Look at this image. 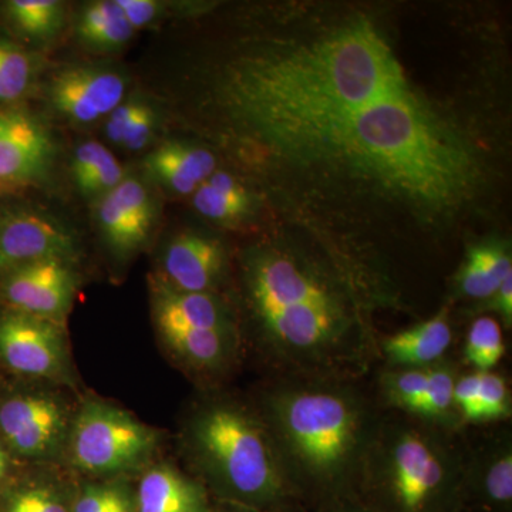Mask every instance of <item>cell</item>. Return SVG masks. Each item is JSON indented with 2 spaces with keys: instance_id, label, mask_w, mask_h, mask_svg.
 <instances>
[{
  "instance_id": "obj_1",
  "label": "cell",
  "mask_w": 512,
  "mask_h": 512,
  "mask_svg": "<svg viewBox=\"0 0 512 512\" xmlns=\"http://www.w3.org/2000/svg\"><path fill=\"white\" fill-rule=\"evenodd\" d=\"M410 89L392 47L356 22L286 52L231 67L224 83L234 116L276 146L313 154L346 119Z\"/></svg>"
},
{
  "instance_id": "obj_2",
  "label": "cell",
  "mask_w": 512,
  "mask_h": 512,
  "mask_svg": "<svg viewBox=\"0 0 512 512\" xmlns=\"http://www.w3.org/2000/svg\"><path fill=\"white\" fill-rule=\"evenodd\" d=\"M363 379L271 377L255 407L303 511L356 500L384 409Z\"/></svg>"
},
{
  "instance_id": "obj_3",
  "label": "cell",
  "mask_w": 512,
  "mask_h": 512,
  "mask_svg": "<svg viewBox=\"0 0 512 512\" xmlns=\"http://www.w3.org/2000/svg\"><path fill=\"white\" fill-rule=\"evenodd\" d=\"M313 156L348 163L433 207L460 200L476 177L466 144L412 89L356 111Z\"/></svg>"
},
{
  "instance_id": "obj_4",
  "label": "cell",
  "mask_w": 512,
  "mask_h": 512,
  "mask_svg": "<svg viewBox=\"0 0 512 512\" xmlns=\"http://www.w3.org/2000/svg\"><path fill=\"white\" fill-rule=\"evenodd\" d=\"M467 431L384 410L356 500L373 512H464Z\"/></svg>"
},
{
  "instance_id": "obj_5",
  "label": "cell",
  "mask_w": 512,
  "mask_h": 512,
  "mask_svg": "<svg viewBox=\"0 0 512 512\" xmlns=\"http://www.w3.org/2000/svg\"><path fill=\"white\" fill-rule=\"evenodd\" d=\"M183 443L195 478L218 503L305 512L254 403L229 396L202 400L188 416Z\"/></svg>"
},
{
  "instance_id": "obj_6",
  "label": "cell",
  "mask_w": 512,
  "mask_h": 512,
  "mask_svg": "<svg viewBox=\"0 0 512 512\" xmlns=\"http://www.w3.org/2000/svg\"><path fill=\"white\" fill-rule=\"evenodd\" d=\"M158 433L133 414L101 400H86L70 431V457L79 470L97 476L146 466L156 453Z\"/></svg>"
},
{
  "instance_id": "obj_7",
  "label": "cell",
  "mask_w": 512,
  "mask_h": 512,
  "mask_svg": "<svg viewBox=\"0 0 512 512\" xmlns=\"http://www.w3.org/2000/svg\"><path fill=\"white\" fill-rule=\"evenodd\" d=\"M468 433L464 467V512H512V430L494 424Z\"/></svg>"
},
{
  "instance_id": "obj_8",
  "label": "cell",
  "mask_w": 512,
  "mask_h": 512,
  "mask_svg": "<svg viewBox=\"0 0 512 512\" xmlns=\"http://www.w3.org/2000/svg\"><path fill=\"white\" fill-rule=\"evenodd\" d=\"M0 359L19 375L55 379L66 373V340L59 323L10 311L0 318Z\"/></svg>"
},
{
  "instance_id": "obj_9",
  "label": "cell",
  "mask_w": 512,
  "mask_h": 512,
  "mask_svg": "<svg viewBox=\"0 0 512 512\" xmlns=\"http://www.w3.org/2000/svg\"><path fill=\"white\" fill-rule=\"evenodd\" d=\"M0 434L19 456L53 457L67 437L66 410L47 394L12 397L0 404Z\"/></svg>"
},
{
  "instance_id": "obj_10",
  "label": "cell",
  "mask_w": 512,
  "mask_h": 512,
  "mask_svg": "<svg viewBox=\"0 0 512 512\" xmlns=\"http://www.w3.org/2000/svg\"><path fill=\"white\" fill-rule=\"evenodd\" d=\"M76 286L69 261L46 259L3 276L2 293L12 311L59 323L72 305Z\"/></svg>"
},
{
  "instance_id": "obj_11",
  "label": "cell",
  "mask_w": 512,
  "mask_h": 512,
  "mask_svg": "<svg viewBox=\"0 0 512 512\" xmlns=\"http://www.w3.org/2000/svg\"><path fill=\"white\" fill-rule=\"evenodd\" d=\"M74 252L72 234L46 215L28 210L0 215V275L46 259L69 261Z\"/></svg>"
},
{
  "instance_id": "obj_12",
  "label": "cell",
  "mask_w": 512,
  "mask_h": 512,
  "mask_svg": "<svg viewBox=\"0 0 512 512\" xmlns=\"http://www.w3.org/2000/svg\"><path fill=\"white\" fill-rule=\"evenodd\" d=\"M53 144L28 114L0 109V191L35 183L49 167Z\"/></svg>"
},
{
  "instance_id": "obj_13",
  "label": "cell",
  "mask_w": 512,
  "mask_h": 512,
  "mask_svg": "<svg viewBox=\"0 0 512 512\" xmlns=\"http://www.w3.org/2000/svg\"><path fill=\"white\" fill-rule=\"evenodd\" d=\"M124 92L126 82L120 74L94 67H74L53 80L50 99L67 119L89 124L117 109Z\"/></svg>"
},
{
  "instance_id": "obj_14",
  "label": "cell",
  "mask_w": 512,
  "mask_h": 512,
  "mask_svg": "<svg viewBox=\"0 0 512 512\" xmlns=\"http://www.w3.org/2000/svg\"><path fill=\"white\" fill-rule=\"evenodd\" d=\"M154 210L146 187L127 178L101 198L97 220L107 244L117 254H130L147 241Z\"/></svg>"
},
{
  "instance_id": "obj_15",
  "label": "cell",
  "mask_w": 512,
  "mask_h": 512,
  "mask_svg": "<svg viewBox=\"0 0 512 512\" xmlns=\"http://www.w3.org/2000/svg\"><path fill=\"white\" fill-rule=\"evenodd\" d=\"M165 346L191 372L217 379L237 366L242 353L239 332L157 326Z\"/></svg>"
},
{
  "instance_id": "obj_16",
  "label": "cell",
  "mask_w": 512,
  "mask_h": 512,
  "mask_svg": "<svg viewBox=\"0 0 512 512\" xmlns=\"http://www.w3.org/2000/svg\"><path fill=\"white\" fill-rule=\"evenodd\" d=\"M225 271V252L215 239L183 234L164 255V282L181 292L212 293Z\"/></svg>"
},
{
  "instance_id": "obj_17",
  "label": "cell",
  "mask_w": 512,
  "mask_h": 512,
  "mask_svg": "<svg viewBox=\"0 0 512 512\" xmlns=\"http://www.w3.org/2000/svg\"><path fill=\"white\" fill-rule=\"evenodd\" d=\"M453 340L450 309L443 308L412 328L379 339L380 360L390 369L430 367L448 357Z\"/></svg>"
},
{
  "instance_id": "obj_18",
  "label": "cell",
  "mask_w": 512,
  "mask_h": 512,
  "mask_svg": "<svg viewBox=\"0 0 512 512\" xmlns=\"http://www.w3.org/2000/svg\"><path fill=\"white\" fill-rule=\"evenodd\" d=\"M211 495L195 477L168 464L148 468L141 477L136 512H212Z\"/></svg>"
},
{
  "instance_id": "obj_19",
  "label": "cell",
  "mask_w": 512,
  "mask_h": 512,
  "mask_svg": "<svg viewBox=\"0 0 512 512\" xmlns=\"http://www.w3.org/2000/svg\"><path fill=\"white\" fill-rule=\"evenodd\" d=\"M157 326L227 330L239 332L237 323L214 293L181 292L164 281L154 292Z\"/></svg>"
},
{
  "instance_id": "obj_20",
  "label": "cell",
  "mask_w": 512,
  "mask_h": 512,
  "mask_svg": "<svg viewBox=\"0 0 512 512\" xmlns=\"http://www.w3.org/2000/svg\"><path fill=\"white\" fill-rule=\"evenodd\" d=\"M148 173L177 194H191L215 173V158L210 151L165 143L144 161Z\"/></svg>"
},
{
  "instance_id": "obj_21",
  "label": "cell",
  "mask_w": 512,
  "mask_h": 512,
  "mask_svg": "<svg viewBox=\"0 0 512 512\" xmlns=\"http://www.w3.org/2000/svg\"><path fill=\"white\" fill-rule=\"evenodd\" d=\"M511 275L512 259L505 245L495 242L473 245L454 279L456 295L476 303L484 301Z\"/></svg>"
},
{
  "instance_id": "obj_22",
  "label": "cell",
  "mask_w": 512,
  "mask_h": 512,
  "mask_svg": "<svg viewBox=\"0 0 512 512\" xmlns=\"http://www.w3.org/2000/svg\"><path fill=\"white\" fill-rule=\"evenodd\" d=\"M461 373L460 363L450 356L431 366L423 396L404 414L446 429H467L454 406V386Z\"/></svg>"
},
{
  "instance_id": "obj_23",
  "label": "cell",
  "mask_w": 512,
  "mask_h": 512,
  "mask_svg": "<svg viewBox=\"0 0 512 512\" xmlns=\"http://www.w3.org/2000/svg\"><path fill=\"white\" fill-rule=\"evenodd\" d=\"M194 207L211 220L234 221L248 211L249 197L231 175L214 173L195 190Z\"/></svg>"
},
{
  "instance_id": "obj_24",
  "label": "cell",
  "mask_w": 512,
  "mask_h": 512,
  "mask_svg": "<svg viewBox=\"0 0 512 512\" xmlns=\"http://www.w3.org/2000/svg\"><path fill=\"white\" fill-rule=\"evenodd\" d=\"M80 39L97 49H117L134 35L117 2H96L84 9L77 25Z\"/></svg>"
},
{
  "instance_id": "obj_25",
  "label": "cell",
  "mask_w": 512,
  "mask_h": 512,
  "mask_svg": "<svg viewBox=\"0 0 512 512\" xmlns=\"http://www.w3.org/2000/svg\"><path fill=\"white\" fill-rule=\"evenodd\" d=\"M430 367H383L377 376L375 390L377 402L382 409L409 413L426 390Z\"/></svg>"
},
{
  "instance_id": "obj_26",
  "label": "cell",
  "mask_w": 512,
  "mask_h": 512,
  "mask_svg": "<svg viewBox=\"0 0 512 512\" xmlns=\"http://www.w3.org/2000/svg\"><path fill=\"white\" fill-rule=\"evenodd\" d=\"M507 352L500 322L491 316H478L473 320L466 335L463 363L476 372L497 369Z\"/></svg>"
},
{
  "instance_id": "obj_27",
  "label": "cell",
  "mask_w": 512,
  "mask_h": 512,
  "mask_svg": "<svg viewBox=\"0 0 512 512\" xmlns=\"http://www.w3.org/2000/svg\"><path fill=\"white\" fill-rule=\"evenodd\" d=\"M6 12L13 25L33 39H49L63 20V5L56 0H10Z\"/></svg>"
},
{
  "instance_id": "obj_28",
  "label": "cell",
  "mask_w": 512,
  "mask_h": 512,
  "mask_svg": "<svg viewBox=\"0 0 512 512\" xmlns=\"http://www.w3.org/2000/svg\"><path fill=\"white\" fill-rule=\"evenodd\" d=\"M480 373L478 382L477 412L474 427L510 423L512 394L510 383L497 370Z\"/></svg>"
},
{
  "instance_id": "obj_29",
  "label": "cell",
  "mask_w": 512,
  "mask_h": 512,
  "mask_svg": "<svg viewBox=\"0 0 512 512\" xmlns=\"http://www.w3.org/2000/svg\"><path fill=\"white\" fill-rule=\"evenodd\" d=\"M33 62L15 43L0 39V103L20 99L32 84Z\"/></svg>"
},
{
  "instance_id": "obj_30",
  "label": "cell",
  "mask_w": 512,
  "mask_h": 512,
  "mask_svg": "<svg viewBox=\"0 0 512 512\" xmlns=\"http://www.w3.org/2000/svg\"><path fill=\"white\" fill-rule=\"evenodd\" d=\"M3 512H69L62 497L49 487H29L13 494Z\"/></svg>"
},
{
  "instance_id": "obj_31",
  "label": "cell",
  "mask_w": 512,
  "mask_h": 512,
  "mask_svg": "<svg viewBox=\"0 0 512 512\" xmlns=\"http://www.w3.org/2000/svg\"><path fill=\"white\" fill-rule=\"evenodd\" d=\"M127 501L126 491L116 485H89L77 498L73 512H114Z\"/></svg>"
},
{
  "instance_id": "obj_32",
  "label": "cell",
  "mask_w": 512,
  "mask_h": 512,
  "mask_svg": "<svg viewBox=\"0 0 512 512\" xmlns=\"http://www.w3.org/2000/svg\"><path fill=\"white\" fill-rule=\"evenodd\" d=\"M124 180L123 168L116 158L111 157L103 167H100L96 173L84 178L82 183L76 184L80 192L86 197H96V195H106L113 191Z\"/></svg>"
},
{
  "instance_id": "obj_33",
  "label": "cell",
  "mask_w": 512,
  "mask_h": 512,
  "mask_svg": "<svg viewBox=\"0 0 512 512\" xmlns=\"http://www.w3.org/2000/svg\"><path fill=\"white\" fill-rule=\"evenodd\" d=\"M111 157H113V154L106 147L101 146L100 143H96V141L82 144V146L77 148L73 158L72 173L74 183H82L84 178L96 173Z\"/></svg>"
},
{
  "instance_id": "obj_34",
  "label": "cell",
  "mask_w": 512,
  "mask_h": 512,
  "mask_svg": "<svg viewBox=\"0 0 512 512\" xmlns=\"http://www.w3.org/2000/svg\"><path fill=\"white\" fill-rule=\"evenodd\" d=\"M470 313L484 316L485 313H495L500 316L504 328L512 326V275L505 279L504 284L495 291L494 295L484 301L477 302L476 308L470 309Z\"/></svg>"
},
{
  "instance_id": "obj_35",
  "label": "cell",
  "mask_w": 512,
  "mask_h": 512,
  "mask_svg": "<svg viewBox=\"0 0 512 512\" xmlns=\"http://www.w3.org/2000/svg\"><path fill=\"white\" fill-rule=\"evenodd\" d=\"M154 123H156V119H154L153 110L141 104L136 119L131 123L126 137H124L123 147L131 151L143 150L153 136Z\"/></svg>"
},
{
  "instance_id": "obj_36",
  "label": "cell",
  "mask_w": 512,
  "mask_h": 512,
  "mask_svg": "<svg viewBox=\"0 0 512 512\" xmlns=\"http://www.w3.org/2000/svg\"><path fill=\"white\" fill-rule=\"evenodd\" d=\"M140 107V103H127L120 104L117 109L111 111L106 126V134L110 141L123 146L124 137H126L131 123L136 119Z\"/></svg>"
},
{
  "instance_id": "obj_37",
  "label": "cell",
  "mask_w": 512,
  "mask_h": 512,
  "mask_svg": "<svg viewBox=\"0 0 512 512\" xmlns=\"http://www.w3.org/2000/svg\"><path fill=\"white\" fill-rule=\"evenodd\" d=\"M124 18L134 30L144 28L156 18L158 6L151 0H116Z\"/></svg>"
},
{
  "instance_id": "obj_38",
  "label": "cell",
  "mask_w": 512,
  "mask_h": 512,
  "mask_svg": "<svg viewBox=\"0 0 512 512\" xmlns=\"http://www.w3.org/2000/svg\"><path fill=\"white\" fill-rule=\"evenodd\" d=\"M315 512H373V511H370L369 508L365 507V505L360 503V501L348 500V501H343V503L332 505V507L323 508V510H319V511H315Z\"/></svg>"
},
{
  "instance_id": "obj_39",
  "label": "cell",
  "mask_w": 512,
  "mask_h": 512,
  "mask_svg": "<svg viewBox=\"0 0 512 512\" xmlns=\"http://www.w3.org/2000/svg\"><path fill=\"white\" fill-rule=\"evenodd\" d=\"M212 512H264L258 510H252V508L241 507V505L218 503L212 507Z\"/></svg>"
},
{
  "instance_id": "obj_40",
  "label": "cell",
  "mask_w": 512,
  "mask_h": 512,
  "mask_svg": "<svg viewBox=\"0 0 512 512\" xmlns=\"http://www.w3.org/2000/svg\"><path fill=\"white\" fill-rule=\"evenodd\" d=\"M6 468H8V456H6V451L3 450L2 444H0V480L5 476Z\"/></svg>"
},
{
  "instance_id": "obj_41",
  "label": "cell",
  "mask_w": 512,
  "mask_h": 512,
  "mask_svg": "<svg viewBox=\"0 0 512 512\" xmlns=\"http://www.w3.org/2000/svg\"><path fill=\"white\" fill-rule=\"evenodd\" d=\"M114 512H136V508H134L133 501H127L126 504L121 505V507L117 508Z\"/></svg>"
}]
</instances>
